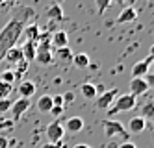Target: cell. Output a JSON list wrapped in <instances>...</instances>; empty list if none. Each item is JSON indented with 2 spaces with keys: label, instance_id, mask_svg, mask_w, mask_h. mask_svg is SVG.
Wrapping results in <instances>:
<instances>
[{
  "label": "cell",
  "instance_id": "1",
  "mask_svg": "<svg viewBox=\"0 0 154 148\" xmlns=\"http://www.w3.org/2000/svg\"><path fill=\"white\" fill-rule=\"evenodd\" d=\"M34 15H35V11L32 8H23L15 17H11L6 22L2 30H0V63L4 61L8 50L17 44V41L20 39V35H23L26 20L32 19Z\"/></svg>",
  "mask_w": 154,
  "mask_h": 148
},
{
  "label": "cell",
  "instance_id": "2",
  "mask_svg": "<svg viewBox=\"0 0 154 148\" xmlns=\"http://www.w3.org/2000/svg\"><path fill=\"white\" fill-rule=\"evenodd\" d=\"M136 107V96H132L130 93L128 95H121L117 100H113V104L109 106L108 109V117H113L117 113H123V111H130Z\"/></svg>",
  "mask_w": 154,
  "mask_h": 148
},
{
  "label": "cell",
  "instance_id": "3",
  "mask_svg": "<svg viewBox=\"0 0 154 148\" xmlns=\"http://www.w3.org/2000/svg\"><path fill=\"white\" fill-rule=\"evenodd\" d=\"M102 128H104L106 137H109V139L121 137V139L128 141V131H126V128L123 126V122L112 120V119H104V120H102Z\"/></svg>",
  "mask_w": 154,
  "mask_h": 148
},
{
  "label": "cell",
  "instance_id": "4",
  "mask_svg": "<svg viewBox=\"0 0 154 148\" xmlns=\"http://www.w3.org/2000/svg\"><path fill=\"white\" fill-rule=\"evenodd\" d=\"M63 135H65V130H63V126H61L58 120L50 122L48 126H47V139H48V143L60 144L63 141Z\"/></svg>",
  "mask_w": 154,
  "mask_h": 148
},
{
  "label": "cell",
  "instance_id": "5",
  "mask_svg": "<svg viewBox=\"0 0 154 148\" xmlns=\"http://www.w3.org/2000/svg\"><path fill=\"white\" fill-rule=\"evenodd\" d=\"M30 106H32L30 98H19V100H15L13 104H11V115H13V120H20V117H23L24 113L30 109Z\"/></svg>",
  "mask_w": 154,
  "mask_h": 148
},
{
  "label": "cell",
  "instance_id": "6",
  "mask_svg": "<svg viewBox=\"0 0 154 148\" xmlns=\"http://www.w3.org/2000/svg\"><path fill=\"white\" fill-rule=\"evenodd\" d=\"M128 89H130V95L132 96H141V95H145L147 91H149V85L145 82V78H132L130 80V83H128Z\"/></svg>",
  "mask_w": 154,
  "mask_h": 148
},
{
  "label": "cell",
  "instance_id": "7",
  "mask_svg": "<svg viewBox=\"0 0 154 148\" xmlns=\"http://www.w3.org/2000/svg\"><path fill=\"white\" fill-rule=\"evenodd\" d=\"M117 96V89H108L104 93H100V96L97 98V107L98 109H109V106L113 104V100Z\"/></svg>",
  "mask_w": 154,
  "mask_h": 148
},
{
  "label": "cell",
  "instance_id": "8",
  "mask_svg": "<svg viewBox=\"0 0 154 148\" xmlns=\"http://www.w3.org/2000/svg\"><path fill=\"white\" fill-rule=\"evenodd\" d=\"M145 130H147V120L143 119L141 115H137V117H132V119L128 120V133L139 135V133H143Z\"/></svg>",
  "mask_w": 154,
  "mask_h": 148
},
{
  "label": "cell",
  "instance_id": "9",
  "mask_svg": "<svg viewBox=\"0 0 154 148\" xmlns=\"http://www.w3.org/2000/svg\"><path fill=\"white\" fill-rule=\"evenodd\" d=\"M50 44H52V48H56V50L69 47V35H67V32H63V30L54 32L52 37H50Z\"/></svg>",
  "mask_w": 154,
  "mask_h": 148
},
{
  "label": "cell",
  "instance_id": "10",
  "mask_svg": "<svg viewBox=\"0 0 154 148\" xmlns=\"http://www.w3.org/2000/svg\"><path fill=\"white\" fill-rule=\"evenodd\" d=\"M150 61H152V58H150V56H147L145 59L137 61L134 67H132V78H143L145 74H149V72H150V71H149V65H150Z\"/></svg>",
  "mask_w": 154,
  "mask_h": 148
},
{
  "label": "cell",
  "instance_id": "11",
  "mask_svg": "<svg viewBox=\"0 0 154 148\" xmlns=\"http://www.w3.org/2000/svg\"><path fill=\"white\" fill-rule=\"evenodd\" d=\"M136 19H137V11L132 8V6H128V8H125L117 15L115 22H117V24H126V22H132V20H136Z\"/></svg>",
  "mask_w": 154,
  "mask_h": 148
},
{
  "label": "cell",
  "instance_id": "12",
  "mask_svg": "<svg viewBox=\"0 0 154 148\" xmlns=\"http://www.w3.org/2000/svg\"><path fill=\"white\" fill-rule=\"evenodd\" d=\"M20 50H23V58H24V61H34L35 59V52H37V43H34V41H26L23 47H20Z\"/></svg>",
  "mask_w": 154,
  "mask_h": 148
},
{
  "label": "cell",
  "instance_id": "13",
  "mask_svg": "<svg viewBox=\"0 0 154 148\" xmlns=\"http://www.w3.org/2000/svg\"><path fill=\"white\" fill-rule=\"evenodd\" d=\"M65 128H67L69 133H78L84 130V119L82 117H71V119H67Z\"/></svg>",
  "mask_w": 154,
  "mask_h": 148
},
{
  "label": "cell",
  "instance_id": "14",
  "mask_svg": "<svg viewBox=\"0 0 154 148\" xmlns=\"http://www.w3.org/2000/svg\"><path fill=\"white\" fill-rule=\"evenodd\" d=\"M17 91H19L20 98H32V96L35 95V83H34V82H28V80H26V82H23V83L19 85Z\"/></svg>",
  "mask_w": 154,
  "mask_h": 148
},
{
  "label": "cell",
  "instance_id": "15",
  "mask_svg": "<svg viewBox=\"0 0 154 148\" xmlns=\"http://www.w3.org/2000/svg\"><path fill=\"white\" fill-rule=\"evenodd\" d=\"M4 59L9 61L11 65H17L19 61H23L24 58H23V50H20V47H17V44H15V47H11V48L8 50V54H6Z\"/></svg>",
  "mask_w": 154,
  "mask_h": 148
},
{
  "label": "cell",
  "instance_id": "16",
  "mask_svg": "<svg viewBox=\"0 0 154 148\" xmlns=\"http://www.w3.org/2000/svg\"><path fill=\"white\" fill-rule=\"evenodd\" d=\"M23 33H26V41L37 43V39H39V35H41V30L37 28V24H26L24 30H23Z\"/></svg>",
  "mask_w": 154,
  "mask_h": 148
},
{
  "label": "cell",
  "instance_id": "17",
  "mask_svg": "<svg viewBox=\"0 0 154 148\" xmlns=\"http://www.w3.org/2000/svg\"><path fill=\"white\" fill-rule=\"evenodd\" d=\"M37 109L41 111V113H48L52 107H54V104H52V96L50 95H43L39 100H37Z\"/></svg>",
  "mask_w": 154,
  "mask_h": 148
},
{
  "label": "cell",
  "instance_id": "18",
  "mask_svg": "<svg viewBox=\"0 0 154 148\" xmlns=\"http://www.w3.org/2000/svg\"><path fill=\"white\" fill-rule=\"evenodd\" d=\"M47 17L50 19V20H63V9H61V6L60 4H52L48 9H47Z\"/></svg>",
  "mask_w": 154,
  "mask_h": 148
},
{
  "label": "cell",
  "instance_id": "19",
  "mask_svg": "<svg viewBox=\"0 0 154 148\" xmlns=\"http://www.w3.org/2000/svg\"><path fill=\"white\" fill-rule=\"evenodd\" d=\"M72 63H74L76 69H87V67H89V56L84 54V52L74 54L72 56Z\"/></svg>",
  "mask_w": 154,
  "mask_h": 148
},
{
  "label": "cell",
  "instance_id": "20",
  "mask_svg": "<svg viewBox=\"0 0 154 148\" xmlns=\"http://www.w3.org/2000/svg\"><path fill=\"white\" fill-rule=\"evenodd\" d=\"M80 91H82V95H84V98H89V100H93V98H97V85H93V83H84L82 87H80Z\"/></svg>",
  "mask_w": 154,
  "mask_h": 148
},
{
  "label": "cell",
  "instance_id": "21",
  "mask_svg": "<svg viewBox=\"0 0 154 148\" xmlns=\"http://www.w3.org/2000/svg\"><path fill=\"white\" fill-rule=\"evenodd\" d=\"M141 117L154 124V102H149V104H145L141 107Z\"/></svg>",
  "mask_w": 154,
  "mask_h": 148
},
{
  "label": "cell",
  "instance_id": "22",
  "mask_svg": "<svg viewBox=\"0 0 154 148\" xmlns=\"http://www.w3.org/2000/svg\"><path fill=\"white\" fill-rule=\"evenodd\" d=\"M72 52H71V48L69 47H65V48H58L56 50V58L58 59H61V61H72Z\"/></svg>",
  "mask_w": 154,
  "mask_h": 148
},
{
  "label": "cell",
  "instance_id": "23",
  "mask_svg": "<svg viewBox=\"0 0 154 148\" xmlns=\"http://www.w3.org/2000/svg\"><path fill=\"white\" fill-rule=\"evenodd\" d=\"M11 91H13V85H11V83L0 82V100H4V98H8L9 95H11Z\"/></svg>",
  "mask_w": 154,
  "mask_h": 148
},
{
  "label": "cell",
  "instance_id": "24",
  "mask_svg": "<svg viewBox=\"0 0 154 148\" xmlns=\"http://www.w3.org/2000/svg\"><path fill=\"white\" fill-rule=\"evenodd\" d=\"M15 72L13 71H4L2 74H0V82H6V83H11L13 85V82H15Z\"/></svg>",
  "mask_w": 154,
  "mask_h": 148
},
{
  "label": "cell",
  "instance_id": "25",
  "mask_svg": "<svg viewBox=\"0 0 154 148\" xmlns=\"http://www.w3.org/2000/svg\"><path fill=\"white\" fill-rule=\"evenodd\" d=\"M95 4H97V9L100 11V13H104V11L112 6V0H95Z\"/></svg>",
  "mask_w": 154,
  "mask_h": 148
},
{
  "label": "cell",
  "instance_id": "26",
  "mask_svg": "<svg viewBox=\"0 0 154 148\" xmlns=\"http://www.w3.org/2000/svg\"><path fill=\"white\" fill-rule=\"evenodd\" d=\"M11 104H13V102L9 100V98L0 100V113H6V111H9V109H11Z\"/></svg>",
  "mask_w": 154,
  "mask_h": 148
},
{
  "label": "cell",
  "instance_id": "27",
  "mask_svg": "<svg viewBox=\"0 0 154 148\" xmlns=\"http://www.w3.org/2000/svg\"><path fill=\"white\" fill-rule=\"evenodd\" d=\"M24 71H28V61L23 59V61H19V63H17V71H13V72H15V76H20Z\"/></svg>",
  "mask_w": 154,
  "mask_h": 148
},
{
  "label": "cell",
  "instance_id": "28",
  "mask_svg": "<svg viewBox=\"0 0 154 148\" xmlns=\"http://www.w3.org/2000/svg\"><path fill=\"white\" fill-rule=\"evenodd\" d=\"M61 96H63V104H72L74 102V93L72 91H67V93L61 95Z\"/></svg>",
  "mask_w": 154,
  "mask_h": 148
},
{
  "label": "cell",
  "instance_id": "29",
  "mask_svg": "<svg viewBox=\"0 0 154 148\" xmlns=\"http://www.w3.org/2000/svg\"><path fill=\"white\" fill-rule=\"evenodd\" d=\"M143 78H145V82H147L149 89H152V91H154V72H149V74H145Z\"/></svg>",
  "mask_w": 154,
  "mask_h": 148
},
{
  "label": "cell",
  "instance_id": "30",
  "mask_svg": "<svg viewBox=\"0 0 154 148\" xmlns=\"http://www.w3.org/2000/svg\"><path fill=\"white\" fill-rule=\"evenodd\" d=\"M48 113H50V115H52L54 119H56V117H61V115H63V107H58V106H54V107H52Z\"/></svg>",
  "mask_w": 154,
  "mask_h": 148
},
{
  "label": "cell",
  "instance_id": "31",
  "mask_svg": "<svg viewBox=\"0 0 154 148\" xmlns=\"http://www.w3.org/2000/svg\"><path fill=\"white\" fill-rule=\"evenodd\" d=\"M52 104H54V106H58V107H63V106H65V104H63V96H61V95L52 96Z\"/></svg>",
  "mask_w": 154,
  "mask_h": 148
},
{
  "label": "cell",
  "instance_id": "32",
  "mask_svg": "<svg viewBox=\"0 0 154 148\" xmlns=\"http://www.w3.org/2000/svg\"><path fill=\"white\" fill-rule=\"evenodd\" d=\"M11 128H13L11 120H0V131H2V130H11Z\"/></svg>",
  "mask_w": 154,
  "mask_h": 148
},
{
  "label": "cell",
  "instance_id": "33",
  "mask_svg": "<svg viewBox=\"0 0 154 148\" xmlns=\"http://www.w3.org/2000/svg\"><path fill=\"white\" fill-rule=\"evenodd\" d=\"M8 144H9V141L4 137V135H0V148H8Z\"/></svg>",
  "mask_w": 154,
  "mask_h": 148
},
{
  "label": "cell",
  "instance_id": "34",
  "mask_svg": "<svg viewBox=\"0 0 154 148\" xmlns=\"http://www.w3.org/2000/svg\"><path fill=\"white\" fill-rule=\"evenodd\" d=\"M119 148H137V146H136L134 143H130V141H125V143H123V144H121Z\"/></svg>",
  "mask_w": 154,
  "mask_h": 148
},
{
  "label": "cell",
  "instance_id": "35",
  "mask_svg": "<svg viewBox=\"0 0 154 148\" xmlns=\"http://www.w3.org/2000/svg\"><path fill=\"white\" fill-rule=\"evenodd\" d=\"M41 148H61V143H60V144H54V143H47V144H41Z\"/></svg>",
  "mask_w": 154,
  "mask_h": 148
},
{
  "label": "cell",
  "instance_id": "36",
  "mask_svg": "<svg viewBox=\"0 0 154 148\" xmlns=\"http://www.w3.org/2000/svg\"><path fill=\"white\" fill-rule=\"evenodd\" d=\"M6 6H9V0H0V9H4Z\"/></svg>",
  "mask_w": 154,
  "mask_h": 148
},
{
  "label": "cell",
  "instance_id": "37",
  "mask_svg": "<svg viewBox=\"0 0 154 148\" xmlns=\"http://www.w3.org/2000/svg\"><path fill=\"white\" fill-rule=\"evenodd\" d=\"M72 148H91L89 144H76V146H72Z\"/></svg>",
  "mask_w": 154,
  "mask_h": 148
},
{
  "label": "cell",
  "instance_id": "38",
  "mask_svg": "<svg viewBox=\"0 0 154 148\" xmlns=\"http://www.w3.org/2000/svg\"><path fill=\"white\" fill-rule=\"evenodd\" d=\"M126 0H112V4H125Z\"/></svg>",
  "mask_w": 154,
  "mask_h": 148
},
{
  "label": "cell",
  "instance_id": "39",
  "mask_svg": "<svg viewBox=\"0 0 154 148\" xmlns=\"http://www.w3.org/2000/svg\"><path fill=\"white\" fill-rule=\"evenodd\" d=\"M149 71L154 72V58H152V61H150V65H149Z\"/></svg>",
  "mask_w": 154,
  "mask_h": 148
},
{
  "label": "cell",
  "instance_id": "40",
  "mask_svg": "<svg viewBox=\"0 0 154 148\" xmlns=\"http://www.w3.org/2000/svg\"><path fill=\"white\" fill-rule=\"evenodd\" d=\"M149 56H150V58H154V44L150 47V52H149Z\"/></svg>",
  "mask_w": 154,
  "mask_h": 148
},
{
  "label": "cell",
  "instance_id": "41",
  "mask_svg": "<svg viewBox=\"0 0 154 148\" xmlns=\"http://www.w3.org/2000/svg\"><path fill=\"white\" fill-rule=\"evenodd\" d=\"M15 2H19V0H9V4H15Z\"/></svg>",
  "mask_w": 154,
  "mask_h": 148
}]
</instances>
